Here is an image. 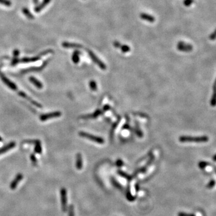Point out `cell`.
<instances>
[{
    "mask_svg": "<svg viewBox=\"0 0 216 216\" xmlns=\"http://www.w3.org/2000/svg\"><path fill=\"white\" fill-rule=\"evenodd\" d=\"M208 141V138L206 136L201 137H191V136H181L179 138V141L181 142H205Z\"/></svg>",
    "mask_w": 216,
    "mask_h": 216,
    "instance_id": "obj_1",
    "label": "cell"
},
{
    "mask_svg": "<svg viewBox=\"0 0 216 216\" xmlns=\"http://www.w3.org/2000/svg\"><path fill=\"white\" fill-rule=\"evenodd\" d=\"M79 136H81V137L87 138L89 140H91V141H92L93 142H97L98 143L102 144L105 142V141L103 138H102L100 137H98V136H94V135H93V134H91L84 132H79Z\"/></svg>",
    "mask_w": 216,
    "mask_h": 216,
    "instance_id": "obj_2",
    "label": "cell"
},
{
    "mask_svg": "<svg viewBox=\"0 0 216 216\" xmlns=\"http://www.w3.org/2000/svg\"><path fill=\"white\" fill-rule=\"evenodd\" d=\"M86 51H87L89 57L91 58V59L93 60V61L95 63V64H96L102 70L106 69V66L95 55L92 51L88 49H86Z\"/></svg>",
    "mask_w": 216,
    "mask_h": 216,
    "instance_id": "obj_3",
    "label": "cell"
},
{
    "mask_svg": "<svg viewBox=\"0 0 216 216\" xmlns=\"http://www.w3.org/2000/svg\"><path fill=\"white\" fill-rule=\"evenodd\" d=\"M61 116V112L56 111V112H50V113L41 115L40 116V120L42 121H45L49 119L57 118V117H60Z\"/></svg>",
    "mask_w": 216,
    "mask_h": 216,
    "instance_id": "obj_4",
    "label": "cell"
},
{
    "mask_svg": "<svg viewBox=\"0 0 216 216\" xmlns=\"http://www.w3.org/2000/svg\"><path fill=\"white\" fill-rule=\"evenodd\" d=\"M61 201L62 210L63 212H66L67 211V192L64 188H61Z\"/></svg>",
    "mask_w": 216,
    "mask_h": 216,
    "instance_id": "obj_5",
    "label": "cell"
},
{
    "mask_svg": "<svg viewBox=\"0 0 216 216\" xmlns=\"http://www.w3.org/2000/svg\"><path fill=\"white\" fill-rule=\"evenodd\" d=\"M177 49L181 52H190L193 50V46L189 44H186L183 42H179L177 44Z\"/></svg>",
    "mask_w": 216,
    "mask_h": 216,
    "instance_id": "obj_6",
    "label": "cell"
},
{
    "mask_svg": "<svg viewBox=\"0 0 216 216\" xmlns=\"http://www.w3.org/2000/svg\"><path fill=\"white\" fill-rule=\"evenodd\" d=\"M0 78H1V80H3V82L6 85H7L9 88H10V89H13V90H16L17 89V87L16 85L13 83L11 80H9L8 78H7L6 77V76H4L1 71H0Z\"/></svg>",
    "mask_w": 216,
    "mask_h": 216,
    "instance_id": "obj_7",
    "label": "cell"
},
{
    "mask_svg": "<svg viewBox=\"0 0 216 216\" xmlns=\"http://www.w3.org/2000/svg\"><path fill=\"white\" fill-rule=\"evenodd\" d=\"M62 46L68 49H82L83 48L82 45H81L78 43H69V42H63L62 43Z\"/></svg>",
    "mask_w": 216,
    "mask_h": 216,
    "instance_id": "obj_8",
    "label": "cell"
},
{
    "mask_svg": "<svg viewBox=\"0 0 216 216\" xmlns=\"http://www.w3.org/2000/svg\"><path fill=\"white\" fill-rule=\"evenodd\" d=\"M18 94H19V95L21 97H23V98L26 99V100H28V101H29L31 104L34 105V106H35L36 107H40V108H42V106L40 103H37V102H36L35 101L33 100L32 98H31L30 97H29V96H27V95H26L25 93H24V92L19 91V93H18Z\"/></svg>",
    "mask_w": 216,
    "mask_h": 216,
    "instance_id": "obj_9",
    "label": "cell"
},
{
    "mask_svg": "<svg viewBox=\"0 0 216 216\" xmlns=\"http://www.w3.org/2000/svg\"><path fill=\"white\" fill-rule=\"evenodd\" d=\"M22 178H23V175L21 174H18L16 175V178L13 180V181L12 182V183L10 184V187L12 190H15V189H16L18 183H19L21 181Z\"/></svg>",
    "mask_w": 216,
    "mask_h": 216,
    "instance_id": "obj_10",
    "label": "cell"
},
{
    "mask_svg": "<svg viewBox=\"0 0 216 216\" xmlns=\"http://www.w3.org/2000/svg\"><path fill=\"white\" fill-rule=\"evenodd\" d=\"M140 17L142 20L146 21L147 22L152 23L155 21V17L154 16H152L150 15L145 13H142L140 15Z\"/></svg>",
    "mask_w": 216,
    "mask_h": 216,
    "instance_id": "obj_11",
    "label": "cell"
},
{
    "mask_svg": "<svg viewBox=\"0 0 216 216\" xmlns=\"http://www.w3.org/2000/svg\"><path fill=\"white\" fill-rule=\"evenodd\" d=\"M15 146H16V143L14 142H11L9 143H8L7 145L0 148V155L9 150H10L13 148H14Z\"/></svg>",
    "mask_w": 216,
    "mask_h": 216,
    "instance_id": "obj_12",
    "label": "cell"
},
{
    "mask_svg": "<svg viewBox=\"0 0 216 216\" xmlns=\"http://www.w3.org/2000/svg\"><path fill=\"white\" fill-rule=\"evenodd\" d=\"M83 166V160L82 156L80 153H78L76 155V167L78 170H80Z\"/></svg>",
    "mask_w": 216,
    "mask_h": 216,
    "instance_id": "obj_13",
    "label": "cell"
},
{
    "mask_svg": "<svg viewBox=\"0 0 216 216\" xmlns=\"http://www.w3.org/2000/svg\"><path fill=\"white\" fill-rule=\"evenodd\" d=\"M51 0H43V2L40 5H39L38 6H37L34 9L35 12L36 13L40 12L43 8H44L46 6V5H48L51 2Z\"/></svg>",
    "mask_w": 216,
    "mask_h": 216,
    "instance_id": "obj_14",
    "label": "cell"
},
{
    "mask_svg": "<svg viewBox=\"0 0 216 216\" xmlns=\"http://www.w3.org/2000/svg\"><path fill=\"white\" fill-rule=\"evenodd\" d=\"M40 56L38 57H32V58H23L21 60H19V62H22V63H28V62H34L37 61L40 59Z\"/></svg>",
    "mask_w": 216,
    "mask_h": 216,
    "instance_id": "obj_15",
    "label": "cell"
},
{
    "mask_svg": "<svg viewBox=\"0 0 216 216\" xmlns=\"http://www.w3.org/2000/svg\"><path fill=\"white\" fill-rule=\"evenodd\" d=\"M30 82L34 84L36 87H37V88L39 89H42L43 88V85L40 82V81L39 80H37L36 78H35L34 77H33V76H31L30 78Z\"/></svg>",
    "mask_w": 216,
    "mask_h": 216,
    "instance_id": "obj_16",
    "label": "cell"
},
{
    "mask_svg": "<svg viewBox=\"0 0 216 216\" xmlns=\"http://www.w3.org/2000/svg\"><path fill=\"white\" fill-rule=\"evenodd\" d=\"M102 114V112L100 110H97L96 111L94 114H89L88 115H85L82 116V118L84 119H89V118H94L97 117L98 115H100V114Z\"/></svg>",
    "mask_w": 216,
    "mask_h": 216,
    "instance_id": "obj_17",
    "label": "cell"
},
{
    "mask_svg": "<svg viewBox=\"0 0 216 216\" xmlns=\"http://www.w3.org/2000/svg\"><path fill=\"white\" fill-rule=\"evenodd\" d=\"M80 54H81V52L78 50H76L73 52V55H72V61H73V62L75 63V64H78V63L79 62V55H80Z\"/></svg>",
    "mask_w": 216,
    "mask_h": 216,
    "instance_id": "obj_18",
    "label": "cell"
},
{
    "mask_svg": "<svg viewBox=\"0 0 216 216\" xmlns=\"http://www.w3.org/2000/svg\"><path fill=\"white\" fill-rule=\"evenodd\" d=\"M47 64H48V62H47V61H46V62H44V64H43L42 66H40V67H32V68L29 69H26V70L23 71H24L23 73H28V72H29V71H39V70H42V69L44 68V67L45 66H46Z\"/></svg>",
    "mask_w": 216,
    "mask_h": 216,
    "instance_id": "obj_19",
    "label": "cell"
},
{
    "mask_svg": "<svg viewBox=\"0 0 216 216\" xmlns=\"http://www.w3.org/2000/svg\"><path fill=\"white\" fill-rule=\"evenodd\" d=\"M35 142V148H34V151L35 152L39 153V154H40L42 151V145H41V143L39 141H34Z\"/></svg>",
    "mask_w": 216,
    "mask_h": 216,
    "instance_id": "obj_20",
    "label": "cell"
},
{
    "mask_svg": "<svg viewBox=\"0 0 216 216\" xmlns=\"http://www.w3.org/2000/svg\"><path fill=\"white\" fill-rule=\"evenodd\" d=\"M22 12L24 13V14L28 17L29 18V19H33L34 18V17L33 16V15L31 13V12L29 11V10H28L26 8H24L22 9Z\"/></svg>",
    "mask_w": 216,
    "mask_h": 216,
    "instance_id": "obj_21",
    "label": "cell"
},
{
    "mask_svg": "<svg viewBox=\"0 0 216 216\" xmlns=\"http://www.w3.org/2000/svg\"><path fill=\"white\" fill-rule=\"evenodd\" d=\"M119 49H120L121 51L123 52H124V53H127V52L130 51V48L129 46H127V45H126V44L122 45L121 44V45H120V47H119Z\"/></svg>",
    "mask_w": 216,
    "mask_h": 216,
    "instance_id": "obj_22",
    "label": "cell"
},
{
    "mask_svg": "<svg viewBox=\"0 0 216 216\" xmlns=\"http://www.w3.org/2000/svg\"><path fill=\"white\" fill-rule=\"evenodd\" d=\"M89 88L91 89L92 91H95L97 89V83L95 82L94 80H91L89 82Z\"/></svg>",
    "mask_w": 216,
    "mask_h": 216,
    "instance_id": "obj_23",
    "label": "cell"
},
{
    "mask_svg": "<svg viewBox=\"0 0 216 216\" xmlns=\"http://www.w3.org/2000/svg\"><path fill=\"white\" fill-rule=\"evenodd\" d=\"M0 4L7 7H10L12 6V2L9 0H0Z\"/></svg>",
    "mask_w": 216,
    "mask_h": 216,
    "instance_id": "obj_24",
    "label": "cell"
},
{
    "mask_svg": "<svg viewBox=\"0 0 216 216\" xmlns=\"http://www.w3.org/2000/svg\"><path fill=\"white\" fill-rule=\"evenodd\" d=\"M69 216H75L74 207L73 205H70L69 208Z\"/></svg>",
    "mask_w": 216,
    "mask_h": 216,
    "instance_id": "obj_25",
    "label": "cell"
},
{
    "mask_svg": "<svg viewBox=\"0 0 216 216\" xmlns=\"http://www.w3.org/2000/svg\"><path fill=\"white\" fill-rule=\"evenodd\" d=\"M183 3L185 6L189 7L194 3V0H184Z\"/></svg>",
    "mask_w": 216,
    "mask_h": 216,
    "instance_id": "obj_26",
    "label": "cell"
},
{
    "mask_svg": "<svg viewBox=\"0 0 216 216\" xmlns=\"http://www.w3.org/2000/svg\"><path fill=\"white\" fill-rule=\"evenodd\" d=\"M118 174L120 175H121L122 177H124V178H127V179H132V177L131 176H130V175H129L128 174H125L124 172H122V171H118Z\"/></svg>",
    "mask_w": 216,
    "mask_h": 216,
    "instance_id": "obj_27",
    "label": "cell"
},
{
    "mask_svg": "<svg viewBox=\"0 0 216 216\" xmlns=\"http://www.w3.org/2000/svg\"><path fill=\"white\" fill-rule=\"evenodd\" d=\"M19 58H17V57L14 58L13 59L12 61V66H15V65H16L17 64H18V63H19Z\"/></svg>",
    "mask_w": 216,
    "mask_h": 216,
    "instance_id": "obj_28",
    "label": "cell"
},
{
    "mask_svg": "<svg viewBox=\"0 0 216 216\" xmlns=\"http://www.w3.org/2000/svg\"><path fill=\"white\" fill-rule=\"evenodd\" d=\"M210 39L211 40H214L216 39V29L215 30V31L210 35Z\"/></svg>",
    "mask_w": 216,
    "mask_h": 216,
    "instance_id": "obj_29",
    "label": "cell"
},
{
    "mask_svg": "<svg viewBox=\"0 0 216 216\" xmlns=\"http://www.w3.org/2000/svg\"><path fill=\"white\" fill-rule=\"evenodd\" d=\"M30 158H31V160L32 161L33 163L35 165L36 163H37V159H36L35 156L34 154H31V156H30Z\"/></svg>",
    "mask_w": 216,
    "mask_h": 216,
    "instance_id": "obj_30",
    "label": "cell"
},
{
    "mask_svg": "<svg viewBox=\"0 0 216 216\" xmlns=\"http://www.w3.org/2000/svg\"><path fill=\"white\" fill-rule=\"evenodd\" d=\"M215 181H214V180H212V181H210V183L208 184V185H207V187L209 188H211L215 186Z\"/></svg>",
    "mask_w": 216,
    "mask_h": 216,
    "instance_id": "obj_31",
    "label": "cell"
},
{
    "mask_svg": "<svg viewBox=\"0 0 216 216\" xmlns=\"http://www.w3.org/2000/svg\"><path fill=\"white\" fill-rule=\"evenodd\" d=\"M178 216H195V215L192 214H188L185 213H179L178 214Z\"/></svg>",
    "mask_w": 216,
    "mask_h": 216,
    "instance_id": "obj_32",
    "label": "cell"
},
{
    "mask_svg": "<svg viewBox=\"0 0 216 216\" xmlns=\"http://www.w3.org/2000/svg\"><path fill=\"white\" fill-rule=\"evenodd\" d=\"M113 45H114V46L116 48L119 49V47H120V46L121 45V43L119 42H118V41H115L113 43Z\"/></svg>",
    "mask_w": 216,
    "mask_h": 216,
    "instance_id": "obj_33",
    "label": "cell"
},
{
    "mask_svg": "<svg viewBox=\"0 0 216 216\" xmlns=\"http://www.w3.org/2000/svg\"><path fill=\"white\" fill-rule=\"evenodd\" d=\"M116 166H118V167H120V166H122L123 165V162L121 160L119 159V160H116Z\"/></svg>",
    "mask_w": 216,
    "mask_h": 216,
    "instance_id": "obj_34",
    "label": "cell"
},
{
    "mask_svg": "<svg viewBox=\"0 0 216 216\" xmlns=\"http://www.w3.org/2000/svg\"><path fill=\"white\" fill-rule=\"evenodd\" d=\"M19 51L17 49H16L13 51V55L15 56V57H17L18 56H19Z\"/></svg>",
    "mask_w": 216,
    "mask_h": 216,
    "instance_id": "obj_35",
    "label": "cell"
},
{
    "mask_svg": "<svg viewBox=\"0 0 216 216\" xmlns=\"http://www.w3.org/2000/svg\"><path fill=\"white\" fill-rule=\"evenodd\" d=\"M33 1H34V3L35 4H37L38 3V1H39V0H33Z\"/></svg>",
    "mask_w": 216,
    "mask_h": 216,
    "instance_id": "obj_36",
    "label": "cell"
},
{
    "mask_svg": "<svg viewBox=\"0 0 216 216\" xmlns=\"http://www.w3.org/2000/svg\"><path fill=\"white\" fill-rule=\"evenodd\" d=\"M213 160H214L215 161H216V155L213 157Z\"/></svg>",
    "mask_w": 216,
    "mask_h": 216,
    "instance_id": "obj_37",
    "label": "cell"
},
{
    "mask_svg": "<svg viewBox=\"0 0 216 216\" xmlns=\"http://www.w3.org/2000/svg\"><path fill=\"white\" fill-rule=\"evenodd\" d=\"M1 141H2V138L0 137V142H1Z\"/></svg>",
    "mask_w": 216,
    "mask_h": 216,
    "instance_id": "obj_38",
    "label": "cell"
}]
</instances>
